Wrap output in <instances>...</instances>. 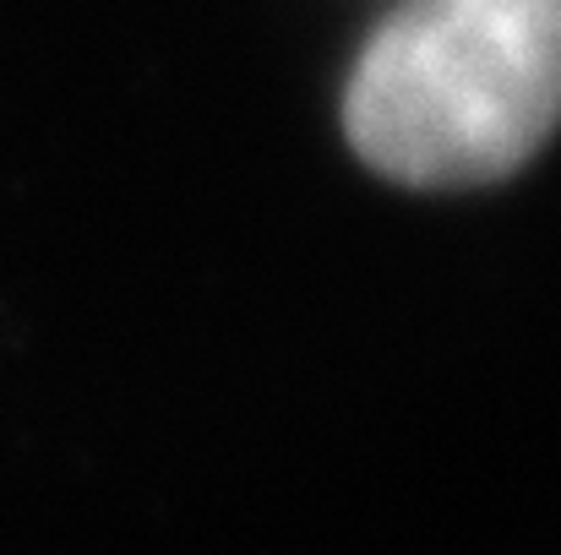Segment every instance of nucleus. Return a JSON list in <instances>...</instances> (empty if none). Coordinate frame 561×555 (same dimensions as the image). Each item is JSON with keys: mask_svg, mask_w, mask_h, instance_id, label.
I'll return each instance as SVG.
<instances>
[{"mask_svg": "<svg viewBox=\"0 0 561 555\" xmlns=\"http://www.w3.org/2000/svg\"><path fill=\"white\" fill-rule=\"evenodd\" d=\"M561 99V0H409L366 44L344 126L403 185H485L540 153Z\"/></svg>", "mask_w": 561, "mask_h": 555, "instance_id": "nucleus-1", "label": "nucleus"}]
</instances>
